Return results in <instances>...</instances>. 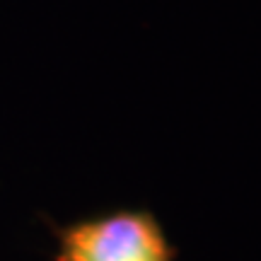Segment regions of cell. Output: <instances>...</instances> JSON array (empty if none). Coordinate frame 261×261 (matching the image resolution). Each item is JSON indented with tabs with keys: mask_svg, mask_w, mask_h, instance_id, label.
I'll list each match as a JSON object with an SVG mask.
<instances>
[{
	"mask_svg": "<svg viewBox=\"0 0 261 261\" xmlns=\"http://www.w3.org/2000/svg\"><path fill=\"white\" fill-rule=\"evenodd\" d=\"M54 261H177L179 249L148 208H116L54 225Z\"/></svg>",
	"mask_w": 261,
	"mask_h": 261,
	"instance_id": "1",
	"label": "cell"
}]
</instances>
